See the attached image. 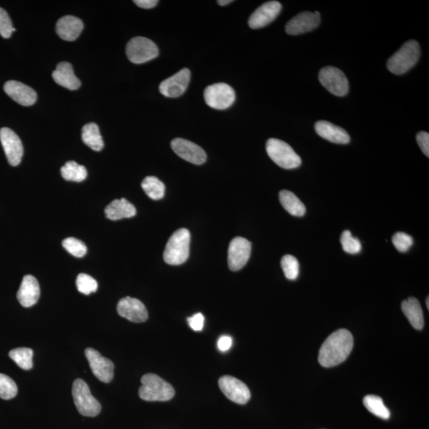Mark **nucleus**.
<instances>
[{
  "label": "nucleus",
  "instance_id": "obj_1",
  "mask_svg": "<svg viewBox=\"0 0 429 429\" xmlns=\"http://www.w3.org/2000/svg\"><path fill=\"white\" fill-rule=\"evenodd\" d=\"M354 347V338L347 329H339L324 341L319 351L318 361L324 368H333L348 358Z\"/></svg>",
  "mask_w": 429,
  "mask_h": 429
},
{
  "label": "nucleus",
  "instance_id": "obj_2",
  "mask_svg": "<svg viewBox=\"0 0 429 429\" xmlns=\"http://www.w3.org/2000/svg\"><path fill=\"white\" fill-rule=\"evenodd\" d=\"M141 382L138 395L144 401H167L171 400L175 395L174 387L157 375H145Z\"/></svg>",
  "mask_w": 429,
  "mask_h": 429
},
{
  "label": "nucleus",
  "instance_id": "obj_3",
  "mask_svg": "<svg viewBox=\"0 0 429 429\" xmlns=\"http://www.w3.org/2000/svg\"><path fill=\"white\" fill-rule=\"evenodd\" d=\"M420 55L421 48L417 41H408L387 61V69L395 75L404 74L417 63Z\"/></svg>",
  "mask_w": 429,
  "mask_h": 429
},
{
  "label": "nucleus",
  "instance_id": "obj_4",
  "mask_svg": "<svg viewBox=\"0 0 429 429\" xmlns=\"http://www.w3.org/2000/svg\"><path fill=\"white\" fill-rule=\"evenodd\" d=\"M190 232L188 229L176 231L169 238L163 258L169 265L178 266L187 261L189 256Z\"/></svg>",
  "mask_w": 429,
  "mask_h": 429
},
{
  "label": "nucleus",
  "instance_id": "obj_5",
  "mask_svg": "<svg viewBox=\"0 0 429 429\" xmlns=\"http://www.w3.org/2000/svg\"><path fill=\"white\" fill-rule=\"evenodd\" d=\"M266 152L279 167L286 169H296L302 165V159L285 142L270 138L266 143Z\"/></svg>",
  "mask_w": 429,
  "mask_h": 429
},
{
  "label": "nucleus",
  "instance_id": "obj_6",
  "mask_svg": "<svg viewBox=\"0 0 429 429\" xmlns=\"http://www.w3.org/2000/svg\"><path fill=\"white\" fill-rule=\"evenodd\" d=\"M72 393L76 409L81 415L96 417L100 415V402L92 396L89 386L84 380L76 379L72 385Z\"/></svg>",
  "mask_w": 429,
  "mask_h": 429
},
{
  "label": "nucleus",
  "instance_id": "obj_7",
  "mask_svg": "<svg viewBox=\"0 0 429 429\" xmlns=\"http://www.w3.org/2000/svg\"><path fill=\"white\" fill-rule=\"evenodd\" d=\"M126 53L132 63L143 64L156 59L159 50L153 41L144 37H136L127 43Z\"/></svg>",
  "mask_w": 429,
  "mask_h": 429
},
{
  "label": "nucleus",
  "instance_id": "obj_8",
  "mask_svg": "<svg viewBox=\"0 0 429 429\" xmlns=\"http://www.w3.org/2000/svg\"><path fill=\"white\" fill-rule=\"evenodd\" d=\"M204 96L207 105L216 110H225L236 101L234 90L224 83L207 87Z\"/></svg>",
  "mask_w": 429,
  "mask_h": 429
},
{
  "label": "nucleus",
  "instance_id": "obj_9",
  "mask_svg": "<svg viewBox=\"0 0 429 429\" xmlns=\"http://www.w3.org/2000/svg\"><path fill=\"white\" fill-rule=\"evenodd\" d=\"M319 80L325 89L335 96L341 97L348 93V79L342 71L335 67H324L320 71Z\"/></svg>",
  "mask_w": 429,
  "mask_h": 429
},
{
  "label": "nucleus",
  "instance_id": "obj_10",
  "mask_svg": "<svg viewBox=\"0 0 429 429\" xmlns=\"http://www.w3.org/2000/svg\"><path fill=\"white\" fill-rule=\"evenodd\" d=\"M219 386L227 399L237 404L245 405L251 399L249 388L244 382L234 377L229 375L221 377Z\"/></svg>",
  "mask_w": 429,
  "mask_h": 429
},
{
  "label": "nucleus",
  "instance_id": "obj_11",
  "mask_svg": "<svg viewBox=\"0 0 429 429\" xmlns=\"http://www.w3.org/2000/svg\"><path fill=\"white\" fill-rule=\"evenodd\" d=\"M251 253V242L242 237L232 240L229 248V266L232 271H238L244 268L249 260Z\"/></svg>",
  "mask_w": 429,
  "mask_h": 429
},
{
  "label": "nucleus",
  "instance_id": "obj_12",
  "mask_svg": "<svg viewBox=\"0 0 429 429\" xmlns=\"http://www.w3.org/2000/svg\"><path fill=\"white\" fill-rule=\"evenodd\" d=\"M0 141L9 164L17 167L23 156V146L19 137L10 128L3 127L0 129Z\"/></svg>",
  "mask_w": 429,
  "mask_h": 429
},
{
  "label": "nucleus",
  "instance_id": "obj_13",
  "mask_svg": "<svg viewBox=\"0 0 429 429\" xmlns=\"http://www.w3.org/2000/svg\"><path fill=\"white\" fill-rule=\"evenodd\" d=\"M85 356L92 373L98 379L105 384H109L114 377V366L110 359L103 357L99 351L89 348L85 350Z\"/></svg>",
  "mask_w": 429,
  "mask_h": 429
},
{
  "label": "nucleus",
  "instance_id": "obj_14",
  "mask_svg": "<svg viewBox=\"0 0 429 429\" xmlns=\"http://www.w3.org/2000/svg\"><path fill=\"white\" fill-rule=\"evenodd\" d=\"M173 151L185 161L195 165H202L207 159L204 149L186 139L177 138L171 143Z\"/></svg>",
  "mask_w": 429,
  "mask_h": 429
},
{
  "label": "nucleus",
  "instance_id": "obj_15",
  "mask_svg": "<svg viewBox=\"0 0 429 429\" xmlns=\"http://www.w3.org/2000/svg\"><path fill=\"white\" fill-rule=\"evenodd\" d=\"M191 72L189 69H183L169 79L165 80L159 86L160 92L169 98H177L187 90L190 82Z\"/></svg>",
  "mask_w": 429,
  "mask_h": 429
},
{
  "label": "nucleus",
  "instance_id": "obj_16",
  "mask_svg": "<svg viewBox=\"0 0 429 429\" xmlns=\"http://www.w3.org/2000/svg\"><path fill=\"white\" fill-rule=\"evenodd\" d=\"M117 312L123 318L134 323H142L148 319V312L143 303L136 298L124 297L118 303Z\"/></svg>",
  "mask_w": 429,
  "mask_h": 429
},
{
  "label": "nucleus",
  "instance_id": "obj_17",
  "mask_svg": "<svg viewBox=\"0 0 429 429\" xmlns=\"http://www.w3.org/2000/svg\"><path fill=\"white\" fill-rule=\"evenodd\" d=\"M282 10V4L278 1L263 3L251 15L248 24L252 29L266 27L275 20Z\"/></svg>",
  "mask_w": 429,
  "mask_h": 429
},
{
  "label": "nucleus",
  "instance_id": "obj_18",
  "mask_svg": "<svg viewBox=\"0 0 429 429\" xmlns=\"http://www.w3.org/2000/svg\"><path fill=\"white\" fill-rule=\"evenodd\" d=\"M5 92L23 106H31L37 101V93L30 87L17 81H9L3 86Z\"/></svg>",
  "mask_w": 429,
  "mask_h": 429
},
{
  "label": "nucleus",
  "instance_id": "obj_19",
  "mask_svg": "<svg viewBox=\"0 0 429 429\" xmlns=\"http://www.w3.org/2000/svg\"><path fill=\"white\" fill-rule=\"evenodd\" d=\"M320 23V17L313 12H302L289 20L286 25L289 35H299L316 29Z\"/></svg>",
  "mask_w": 429,
  "mask_h": 429
},
{
  "label": "nucleus",
  "instance_id": "obj_20",
  "mask_svg": "<svg viewBox=\"0 0 429 429\" xmlns=\"http://www.w3.org/2000/svg\"><path fill=\"white\" fill-rule=\"evenodd\" d=\"M40 297L39 284L34 276L25 275L21 283L17 298L21 306L25 308L33 306Z\"/></svg>",
  "mask_w": 429,
  "mask_h": 429
},
{
  "label": "nucleus",
  "instance_id": "obj_21",
  "mask_svg": "<svg viewBox=\"0 0 429 429\" xmlns=\"http://www.w3.org/2000/svg\"><path fill=\"white\" fill-rule=\"evenodd\" d=\"M84 28L82 21L72 15L61 18L56 25V32L61 39L74 41L79 37Z\"/></svg>",
  "mask_w": 429,
  "mask_h": 429
},
{
  "label": "nucleus",
  "instance_id": "obj_22",
  "mask_svg": "<svg viewBox=\"0 0 429 429\" xmlns=\"http://www.w3.org/2000/svg\"><path fill=\"white\" fill-rule=\"evenodd\" d=\"M315 131L318 136L331 143L348 144L350 141L348 133L332 123L319 121L315 124Z\"/></svg>",
  "mask_w": 429,
  "mask_h": 429
},
{
  "label": "nucleus",
  "instance_id": "obj_23",
  "mask_svg": "<svg viewBox=\"0 0 429 429\" xmlns=\"http://www.w3.org/2000/svg\"><path fill=\"white\" fill-rule=\"evenodd\" d=\"M53 79L56 84L72 91L79 90L81 83L75 76L72 65L69 62H61L53 72Z\"/></svg>",
  "mask_w": 429,
  "mask_h": 429
},
{
  "label": "nucleus",
  "instance_id": "obj_24",
  "mask_svg": "<svg viewBox=\"0 0 429 429\" xmlns=\"http://www.w3.org/2000/svg\"><path fill=\"white\" fill-rule=\"evenodd\" d=\"M105 216L108 220H120L125 218H132L136 215V209L126 199L113 200L106 207Z\"/></svg>",
  "mask_w": 429,
  "mask_h": 429
},
{
  "label": "nucleus",
  "instance_id": "obj_25",
  "mask_svg": "<svg viewBox=\"0 0 429 429\" xmlns=\"http://www.w3.org/2000/svg\"><path fill=\"white\" fill-rule=\"evenodd\" d=\"M401 309L412 326L417 330H421L425 324L423 314L420 302L415 297H410L401 303Z\"/></svg>",
  "mask_w": 429,
  "mask_h": 429
},
{
  "label": "nucleus",
  "instance_id": "obj_26",
  "mask_svg": "<svg viewBox=\"0 0 429 429\" xmlns=\"http://www.w3.org/2000/svg\"><path fill=\"white\" fill-rule=\"evenodd\" d=\"M280 202L288 213L292 216L301 217L306 213V206L297 196L291 191L282 190L279 193Z\"/></svg>",
  "mask_w": 429,
  "mask_h": 429
},
{
  "label": "nucleus",
  "instance_id": "obj_27",
  "mask_svg": "<svg viewBox=\"0 0 429 429\" xmlns=\"http://www.w3.org/2000/svg\"><path fill=\"white\" fill-rule=\"evenodd\" d=\"M81 136L83 142L93 151H101L105 147L100 128L94 123H87L83 127Z\"/></svg>",
  "mask_w": 429,
  "mask_h": 429
},
{
  "label": "nucleus",
  "instance_id": "obj_28",
  "mask_svg": "<svg viewBox=\"0 0 429 429\" xmlns=\"http://www.w3.org/2000/svg\"><path fill=\"white\" fill-rule=\"evenodd\" d=\"M62 177L69 182H81L87 178V169L84 165L71 161L61 169Z\"/></svg>",
  "mask_w": 429,
  "mask_h": 429
},
{
  "label": "nucleus",
  "instance_id": "obj_29",
  "mask_svg": "<svg viewBox=\"0 0 429 429\" xmlns=\"http://www.w3.org/2000/svg\"><path fill=\"white\" fill-rule=\"evenodd\" d=\"M364 404L369 412L374 415L381 418V419L388 420L390 417V412L384 405V400L380 397L376 395H368L364 399Z\"/></svg>",
  "mask_w": 429,
  "mask_h": 429
},
{
  "label": "nucleus",
  "instance_id": "obj_30",
  "mask_svg": "<svg viewBox=\"0 0 429 429\" xmlns=\"http://www.w3.org/2000/svg\"><path fill=\"white\" fill-rule=\"evenodd\" d=\"M142 188L149 198L154 200H161L164 198L165 185L156 177L149 176L145 178L142 182Z\"/></svg>",
  "mask_w": 429,
  "mask_h": 429
},
{
  "label": "nucleus",
  "instance_id": "obj_31",
  "mask_svg": "<svg viewBox=\"0 0 429 429\" xmlns=\"http://www.w3.org/2000/svg\"><path fill=\"white\" fill-rule=\"evenodd\" d=\"M33 350L28 348H19L10 351L9 357L20 368L28 370L33 368Z\"/></svg>",
  "mask_w": 429,
  "mask_h": 429
},
{
  "label": "nucleus",
  "instance_id": "obj_32",
  "mask_svg": "<svg viewBox=\"0 0 429 429\" xmlns=\"http://www.w3.org/2000/svg\"><path fill=\"white\" fill-rule=\"evenodd\" d=\"M17 393L18 387L14 381L6 375L0 374V397L3 400L12 399Z\"/></svg>",
  "mask_w": 429,
  "mask_h": 429
},
{
  "label": "nucleus",
  "instance_id": "obj_33",
  "mask_svg": "<svg viewBox=\"0 0 429 429\" xmlns=\"http://www.w3.org/2000/svg\"><path fill=\"white\" fill-rule=\"evenodd\" d=\"M282 268L285 276L289 280H296L299 275V262L297 258L291 255H286L282 258Z\"/></svg>",
  "mask_w": 429,
  "mask_h": 429
},
{
  "label": "nucleus",
  "instance_id": "obj_34",
  "mask_svg": "<svg viewBox=\"0 0 429 429\" xmlns=\"http://www.w3.org/2000/svg\"><path fill=\"white\" fill-rule=\"evenodd\" d=\"M340 242L343 250L350 255L358 254L362 250V244L357 238H354L350 231H344L341 235Z\"/></svg>",
  "mask_w": 429,
  "mask_h": 429
},
{
  "label": "nucleus",
  "instance_id": "obj_35",
  "mask_svg": "<svg viewBox=\"0 0 429 429\" xmlns=\"http://www.w3.org/2000/svg\"><path fill=\"white\" fill-rule=\"evenodd\" d=\"M76 285L79 291L85 295L95 293L98 289V283L94 278L86 273H80L76 278Z\"/></svg>",
  "mask_w": 429,
  "mask_h": 429
},
{
  "label": "nucleus",
  "instance_id": "obj_36",
  "mask_svg": "<svg viewBox=\"0 0 429 429\" xmlns=\"http://www.w3.org/2000/svg\"><path fill=\"white\" fill-rule=\"evenodd\" d=\"M62 246L70 254L76 258L84 257L87 253V247L84 242L75 238H67L62 242Z\"/></svg>",
  "mask_w": 429,
  "mask_h": 429
},
{
  "label": "nucleus",
  "instance_id": "obj_37",
  "mask_svg": "<svg viewBox=\"0 0 429 429\" xmlns=\"http://www.w3.org/2000/svg\"><path fill=\"white\" fill-rule=\"evenodd\" d=\"M392 242L396 249L402 253L409 251L410 248L413 244L412 238L404 233V232H397V233L393 236Z\"/></svg>",
  "mask_w": 429,
  "mask_h": 429
},
{
  "label": "nucleus",
  "instance_id": "obj_38",
  "mask_svg": "<svg viewBox=\"0 0 429 429\" xmlns=\"http://www.w3.org/2000/svg\"><path fill=\"white\" fill-rule=\"evenodd\" d=\"M15 31L6 10L0 8V35L3 39H9Z\"/></svg>",
  "mask_w": 429,
  "mask_h": 429
},
{
  "label": "nucleus",
  "instance_id": "obj_39",
  "mask_svg": "<svg viewBox=\"0 0 429 429\" xmlns=\"http://www.w3.org/2000/svg\"><path fill=\"white\" fill-rule=\"evenodd\" d=\"M417 142L418 146L421 149V151L426 156L429 157V134L426 132H421L417 134Z\"/></svg>",
  "mask_w": 429,
  "mask_h": 429
},
{
  "label": "nucleus",
  "instance_id": "obj_40",
  "mask_svg": "<svg viewBox=\"0 0 429 429\" xmlns=\"http://www.w3.org/2000/svg\"><path fill=\"white\" fill-rule=\"evenodd\" d=\"M189 326L196 332H200L204 328L205 317L202 314L198 313L188 318Z\"/></svg>",
  "mask_w": 429,
  "mask_h": 429
},
{
  "label": "nucleus",
  "instance_id": "obj_41",
  "mask_svg": "<svg viewBox=\"0 0 429 429\" xmlns=\"http://www.w3.org/2000/svg\"><path fill=\"white\" fill-rule=\"evenodd\" d=\"M217 346H218V348L221 351H224H224L229 350L232 346L231 337H229V335L221 337L218 340V343H217Z\"/></svg>",
  "mask_w": 429,
  "mask_h": 429
},
{
  "label": "nucleus",
  "instance_id": "obj_42",
  "mask_svg": "<svg viewBox=\"0 0 429 429\" xmlns=\"http://www.w3.org/2000/svg\"><path fill=\"white\" fill-rule=\"evenodd\" d=\"M134 3L139 8L151 9L157 6L158 1L157 0H134Z\"/></svg>",
  "mask_w": 429,
  "mask_h": 429
},
{
  "label": "nucleus",
  "instance_id": "obj_43",
  "mask_svg": "<svg viewBox=\"0 0 429 429\" xmlns=\"http://www.w3.org/2000/svg\"><path fill=\"white\" fill-rule=\"evenodd\" d=\"M217 3H218L220 5V6H226V5L232 3V1L231 0H220V1Z\"/></svg>",
  "mask_w": 429,
  "mask_h": 429
},
{
  "label": "nucleus",
  "instance_id": "obj_44",
  "mask_svg": "<svg viewBox=\"0 0 429 429\" xmlns=\"http://www.w3.org/2000/svg\"><path fill=\"white\" fill-rule=\"evenodd\" d=\"M428 302H429V297H427V299H426V304H427V308H429V304H428Z\"/></svg>",
  "mask_w": 429,
  "mask_h": 429
}]
</instances>
